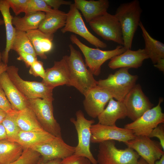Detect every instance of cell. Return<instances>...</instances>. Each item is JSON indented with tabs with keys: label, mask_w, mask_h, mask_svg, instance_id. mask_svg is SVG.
Instances as JSON below:
<instances>
[{
	"label": "cell",
	"mask_w": 164,
	"mask_h": 164,
	"mask_svg": "<svg viewBox=\"0 0 164 164\" xmlns=\"http://www.w3.org/2000/svg\"><path fill=\"white\" fill-rule=\"evenodd\" d=\"M93 30L104 39L124 45L120 24L114 15L107 12L92 20L89 23Z\"/></svg>",
	"instance_id": "cell-9"
},
{
	"label": "cell",
	"mask_w": 164,
	"mask_h": 164,
	"mask_svg": "<svg viewBox=\"0 0 164 164\" xmlns=\"http://www.w3.org/2000/svg\"><path fill=\"white\" fill-rule=\"evenodd\" d=\"M75 146L67 144L62 137H56L52 141L31 149L39 153L43 162L56 159H63L74 153Z\"/></svg>",
	"instance_id": "cell-15"
},
{
	"label": "cell",
	"mask_w": 164,
	"mask_h": 164,
	"mask_svg": "<svg viewBox=\"0 0 164 164\" xmlns=\"http://www.w3.org/2000/svg\"><path fill=\"white\" fill-rule=\"evenodd\" d=\"M62 159H56L48 161L46 162H43L41 159V158L36 164H61Z\"/></svg>",
	"instance_id": "cell-40"
},
{
	"label": "cell",
	"mask_w": 164,
	"mask_h": 164,
	"mask_svg": "<svg viewBox=\"0 0 164 164\" xmlns=\"http://www.w3.org/2000/svg\"><path fill=\"white\" fill-rule=\"evenodd\" d=\"M7 114V113L0 108V124L2 123Z\"/></svg>",
	"instance_id": "cell-44"
},
{
	"label": "cell",
	"mask_w": 164,
	"mask_h": 164,
	"mask_svg": "<svg viewBox=\"0 0 164 164\" xmlns=\"http://www.w3.org/2000/svg\"><path fill=\"white\" fill-rule=\"evenodd\" d=\"M2 54L0 52V63L2 62Z\"/></svg>",
	"instance_id": "cell-48"
},
{
	"label": "cell",
	"mask_w": 164,
	"mask_h": 164,
	"mask_svg": "<svg viewBox=\"0 0 164 164\" xmlns=\"http://www.w3.org/2000/svg\"><path fill=\"white\" fill-rule=\"evenodd\" d=\"M8 67L7 64H5L3 62H1L0 63V74L6 71Z\"/></svg>",
	"instance_id": "cell-43"
},
{
	"label": "cell",
	"mask_w": 164,
	"mask_h": 164,
	"mask_svg": "<svg viewBox=\"0 0 164 164\" xmlns=\"http://www.w3.org/2000/svg\"><path fill=\"white\" fill-rule=\"evenodd\" d=\"M96 160L98 164H138L140 156L132 149H118L114 140L100 143Z\"/></svg>",
	"instance_id": "cell-5"
},
{
	"label": "cell",
	"mask_w": 164,
	"mask_h": 164,
	"mask_svg": "<svg viewBox=\"0 0 164 164\" xmlns=\"http://www.w3.org/2000/svg\"><path fill=\"white\" fill-rule=\"evenodd\" d=\"M45 72L43 62L38 60L30 66L29 70L30 74L36 77H39L43 79L45 77Z\"/></svg>",
	"instance_id": "cell-34"
},
{
	"label": "cell",
	"mask_w": 164,
	"mask_h": 164,
	"mask_svg": "<svg viewBox=\"0 0 164 164\" xmlns=\"http://www.w3.org/2000/svg\"><path fill=\"white\" fill-rule=\"evenodd\" d=\"M0 108L7 113L14 110L7 98L5 93L0 85Z\"/></svg>",
	"instance_id": "cell-37"
},
{
	"label": "cell",
	"mask_w": 164,
	"mask_h": 164,
	"mask_svg": "<svg viewBox=\"0 0 164 164\" xmlns=\"http://www.w3.org/2000/svg\"><path fill=\"white\" fill-rule=\"evenodd\" d=\"M17 122L21 131L32 132L44 130L32 111L29 107L19 111Z\"/></svg>",
	"instance_id": "cell-29"
},
{
	"label": "cell",
	"mask_w": 164,
	"mask_h": 164,
	"mask_svg": "<svg viewBox=\"0 0 164 164\" xmlns=\"http://www.w3.org/2000/svg\"><path fill=\"white\" fill-rule=\"evenodd\" d=\"M19 56L17 58V60L23 61L26 67H30L33 63L37 60V57L24 52H20L17 53Z\"/></svg>",
	"instance_id": "cell-38"
},
{
	"label": "cell",
	"mask_w": 164,
	"mask_h": 164,
	"mask_svg": "<svg viewBox=\"0 0 164 164\" xmlns=\"http://www.w3.org/2000/svg\"><path fill=\"white\" fill-rule=\"evenodd\" d=\"M61 30L63 33L70 32L77 34L97 47L104 48L107 46L106 43L89 31L86 26L79 10L74 3L70 5V9L67 13L66 24Z\"/></svg>",
	"instance_id": "cell-11"
},
{
	"label": "cell",
	"mask_w": 164,
	"mask_h": 164,
	"mask_svg": "<svg viewBox=\"0 0 164 164\" xmlns=\"http://www.w3.org/2000/svg\"><path fill=\"white\" fill-rule=\"evenodd\" d=\"M36 54L41 58L46 59V53L50 51L53 48V35L45 34L39 29L29 30L26 32Z\"/></svg>",
	"instance_id": "cell-23"
},
{
	"label": "cell",
	"mask_w": 164,
	"mask_h": 164,
	"mask_svg": "<svg viewBox=\"0 0 164 164\" xmlns=\"http://www.w3.org/2000/svg\"><path fill=\"white\" fill-rule=\"evenodd\" d=\"M154 66L158 69L159 70L164 71V58L161 59L158 61L154 65Z\"/></svg>",
	"instance_id": "cell-41"
},
{
	"label": "cell",
	"mask_w": 164,
	"mask_h": 164,
	"mask_svg": "<svg viewBox=\"0 0 164 164\" xmlns=\"http://www.w3.org/2000/svg\"><path fill=\"white\" fill-rule=\"evenodd\" d=\"M42 82L53 89L64 85L69 86V70L63 57L60 61H55L52 67L46 70L45 77Z\"/></svg>",
	"instance_id": "cell-18"
},
{
	"label": "cell",
	"mask_w": 164,
	"mask_h": 164,
	"mask_svg": "<svg viewBox=\"0 0 164 164\" xmlns=\"http://www.w3.org/2000/svg\"><path fill=\"white\" fill-rule=\"evenodd\" d=\"M19 111L14 110L7 113L2 122L6 131L7 139L15 142L21 131L17 122V118Z\"/></svg>",
	"instance_id": "cell-31"
},
{
	"label": "cell",
	"mask_w": 164,
	"mask_h": 164,
	"mask_svg": "<svg viewBox=\"0 0 164 164\" xmlns=\"http://www.w3.org/2000/svg\"><path fill=\"white\" fill-rule=\"evenodd\" d=\"M67 18V13L59 9L46 13L38 29L45 34L53 35L58 29L65 26Z\"/></svg>",
	"instance_id": "cell-25"
},
{
	"label": "cell",
	"mask_w": 164,
	"mask_h": 164,
	"mask_svg": "<svg viewBox=\"0 0 164 164\" xmlns=\"http://www.w3.org/2000/svg\"><path fill=\"white\" fill-rule=\"evenodd\" d=\"M45 15L44 12H37L25 14L23 17L15 16L12 17V24L16 30L26 32L38 29Z\"/></svg>",
	"instance_id": "cell-27"
},
{
	"label": "cell",
	"mask_w": 164,
	"mask_h": 164,
	"mask_svg": "<svg viewBox=\"0 0 164 164\" xmlns=\"http://www.w3.org/2000/svg\"><path fill=\"white\" fill-rule=\"evenodd\" d=\"M74 2L76 7L81 12L88 23L107 12L109 6L108 0H75Z\"/></svg>",
	"instance_id": "cell-20"
},
{
	"label": "cell",
	"mask_w": 164,
	"mask_h": 164,
	"mask_svg": "<svg viewBox=\"0 0 164 164\" xmlns=\"http://www.w3.org/2000/svg\"><path fill=\"white\" fill-rule=\"evenodd\" d=\"M55 9L48 6L44 0H29L25 14L37 12H42L46 13L54 12Z\"/></svg>",
	"instance_id": "cell-32"
},
{
	"label": "cell",
	"mask_w": 164,
	"mask_h": 164,
	"mask_svg": "<svg viewBox=\"0 0 164 164\" xmlns=\"http://www.w3.org/2000/svg\"><path fill=\"white\" fill-rule=\"evenodd\" d=\"M28 101V107L43 129L55 137H62L60 126L53 115V101L40 98Z\"/></svg>",
	"instance_id": "cell-7"
},
{
	"label": "cell",
	"mask_w": 164,
	"mask_h": 164,
	"mask_svg": "<svg viewBox=\"0 0 164 164\" xmlns=\"http://www.w3.org/2000/svg\"></svg>",
	"instance_id": "cell-49"
},
{
	"label": "cell",
	"mask_w": 164,
	"mask_h": 164,
	"mask_svg": "<svg viewBox=\"0 0 164 164\" xmlns=\"http://www.w3.org/2000/svg\"><path fill=\"white\" fill-rule=\"evenodd\" d=\"M0 85L14 110L20 111L28 107V100L12 82L6 71L0 74Z\"/></svg>",
	"instance_id": "cell-19"
},
{
	"label": "cell",
	"mask_w": 164,
	"mask_h": 164,
	"mask_svg": "<svg viewBox=\"0 0 164 164\" xmlns=\"http://www.w3.org/2000/svg\"><path fill=\"white\" fill-rule=\"evenodd\" d=\"M70 53L63 57L69 70V86L75 87L84 96L92 88L97 85V81L84 63L81 53L71 44L69 45Z\"/></svg>",
	"instance_id": "cell-1"
},
{
	"label": "cell",
	"mask_w": 164,
	"mask_h": 164,
	"mask_svg": "<svg viewBox=\"0 0 164 164\" xmlns=\"http://www.w3.org/2000/svg\"><path fill=\"white\" fill-rule=\"evenodd\" d=\"M56 137L44 130L26 132L20 131L15 142L24 149H31L52 141Z\"/></svg>",
	"instance_id": "cell-24"
},
{
	"label": "cell",
	"mask_w": 164,
	"mask_h": 164,
	"mask_svg": "<svg viewBox=\"0 0 164 164\" xmlns=\"http://www.w3.org/2000/svg\"><path fill=\"white\" fill-rule=\"evenodd\" d=\"M16 66L8 67L6 72L11 80L22 95L28 100L37 98L53 101V89L42 82L29 81L23 79Z\"/></svg>",
	"instance_id": "cell-6"
},
{
	"label": "cell",
	"mask_w": 164,
	"mask_h": 164,
	"mask_svg": "<svg viewBox=\"0 0 164 164\" xmlns=\"http://www.w3.org/2000/svg\"><path fill=\"white\" fill-rule=\"evenodd\" d=\"M129 68H119L114 74H110L108 77L97 81V85L107 90L113 98L123 101L125 97L136 84L138 76L131 74Z\"/></svg>",
	"instance_id": "cell-3"
},
{
	"label": "cell",
	"mask_w": 164,
	"mask_h": 164,
	"mask_svg": "<svg viewBox=\"0 0 164 164\" xmlns=\"http://www.w3.org/2000/svg\"><path fill=\"white\" fill-rule=\"evenodd\" d=\"M3 24H4L3 20L0 18V26L2 25Z\"/></svg>",
	"instance_id": "cell-47"
},
{
	"label": "cell",
	"mask_w": 164,
	"mask_h": 164,
	"mask_svg": "<svg viewBox=\"0 0 164 164\" xmlns=\"http://www.w3.org/2000/svg\"><path fill=\"white\" fill-rule=\"evenodd\" d=\"M138 164H148L142 158H139Z\"/></svg>",
	"instance_id": "cell-46"
},
{
	"label": "cell",
	"mask_w": 164,
	"mask_h": 164,
	"mask_svg": "<svg viewBox=\"0 0 164 164\" xmlns=\"http://www.w3.org/2000/svg\"><path fill=\"white\" fill-rule=\"evenodd\" d=\"M91 142L93 143H99L107 140H116L125 143L136 137L131 131L124 128L98 123L91 125Z\"/></svg>",
	"instance_id": "cell-12"
},
{
	"label": "cell",
	"mask_w": 164,
	"mask_h": 164,
	"mask_svg": "<svg viewBox=\"0 0 164 164\" xmlns=\"http://www.w3.org/2000/svg\"><path fill=\"white\" fill-rule=\"evenodd\" d=\"M148 58L144 49L136 50L128 49L112 58L108 65L113 70L123 67L138 68L142 66L143 61Z\"/></svg>",
	"instance_id": "cell-17"
},
{
	"label": "cell",
	"mask_w": 164,
	"mask_h": 164,
	"mask_svg": "<svg viewBox=\"0 0 164 164\" xmlns=\"http://www.w3.org/2000/svg\"><path fill=\"white\" fill-rule=\"evenodd\" d=\"M10 6L8 0H0V11L2 14L5 25L6 34V44L2 54L3 62L7 64L9 61V53L11 50L16 30L12 24V16L10 12Z\"/></svg>",
	"instance_id": "cell-21"
},
{
	"label": "cell",
	"mask_w": 164,
	"mask_h": 164,
	"mask_svg": "<svg viewBox=\"0 0 164 164\" xmlns=\"http://www.w3.org/2000/svg\"><path fill=\"white\" fill-rule=\"evenodd\" d=\"M163 99L160 97L155 107L145 112L140 117L125 125L136 136H148L152 131L159 125L164 123V114L161 104Z\"/></svg>",
	"instance_id": "cell-10"
},
{
	"label": "cell",
	"mask_w": 164,
	"mask_h": 164,
	"mask_svg": "<svg viewBox=\"0 0 164 164\" xmlns=\"http://www.w3.org/2000/svg\"><path fill=\"white\" fill-rule=\"evenodd\" d=\"M23 147L15 142L5 139L0 140V164H9L18 160L22 155Z\"/></svg>",
	"instance_id": "cell-28"
},
{
	"label": "cell",
	"mask_w": 164,
	"mask_h": 164,
	"mask_svg": "<svg viewBox=\"0 0 164 164\" xmlns=\"http://www.w3.org/2000/svg\"><path fill=\"white\" fill-rule=\"evenodd\" d=\"M125 144L135 150L148 164H155L164 155L160 143L147 136H136Z\"/></svg>",
	"instance_id": "cell-14"
},
{
	"label": "cell",
	"mask_w": 164,
	"mask_h": 164,
	"mask_svg": "<svg viewBox=\"0 0 164 164\" xmlns=\"http://www.w3.org/2000/svg\"><path fill=\"white\" fill-rule=\"evenodd\" d=\"M142 12L138 0L121 4L116 9L114 15L121 27L124 47L131 49L133 39L141 21Z\"/></svg>",
	"instance_id": "cell-2"
},
{
	"label": "cell",
	"mask_w": 164,
	"mask_h": 164,
	"mask_svg": "<svg viewBox=\"0 0 164 164\" xmlns=\"http://www.w3.org/2000/svg\"><path fill=\"white\" fill-rule=\"evenodd\" d=\"M84 96V109L88 115L93 118H97L110 100L113 98L107 90L97 85L91 89Z\"/></svg>",
	"instance_id": "cell-16"
},
{
	"label": "cell",
	"mask_w": 164,
	"mask_h": 164,
	"mask_svg": "<svg viewBox=\"0 0 164 164\" xmlns=\"http://www.w3.org/2000/svg\"><path fill=\"white\" fill-rule=\"evenodd\" d=\"M149 138L156 137L160 141V144L163 150H164V125H159L151 132L148 136Z\"/></svg>",
	"instance_id": "cell-36"
},
{
	"label": "cell",
	"mask_w": 164,
	"mask_h": 164,
	"mask_svg": "<svg viewBox=\"0 0 164 164\" xmlns=\"http://www.w3.org/2000/svg\"><path fill=\"white\" fill-rule=\"evenodd\" d=\"M155 164H164V155L161 156L159 159L155 162Z\"/></svg>",
	"instance_id": "cell-45"
},
{
	"label": "cell",
	"mask_w": 164,
	"mask_h": 164,
	"mask_svg": "<svg viewBox=\"0 0 164 164\" xmlns=\"http://www.w3.org/2000/svg\"><path fill=\"white\" fill-rule=\"evenodd\" d=\"M75 114L76 119L72 118L70 119L75 126L78 137V144L74 154L87 158L92 164H98L90 150L91 127L95 121L86 119L81 110L77 111Z\"/></svg>",
	"instance_id": "cell-8"
},
{
	"label": "cell",
	"mask_w": 164,
	"mask_h": 164,
	"mask_svg": "<svg viewBox=\"0 0 164 164\" xmlns=\"http://www.w3.org/2000/svg\"><path fill=\"white\" fill-rule=\"evenodd\" d=\"M70 39L76 44L84 55L86 65L93 75L98 76L100 73L101 67L106 61L125 52L126 50L121 45L118 46L111 50H103L98 48H93L83 43L74 34H71Z\"/></svg>",
	"instance_id": "cell-4"
},
{
	"label": "cell",
	"mask_w": 164,
	"mask_h": 164,
	"mask_svg": "<svg viewBox=\"0 0 164 164\" xmlns=\"http://www.w3.org/2000/svg\"><path fill=\"white\" fill-rule=\"evenodd\" d=\"M11 50L17 53L24 52L37 57L32 44L26 32L16 30Z\"/></svg>",
	"instance_id": "cell-30"
},
{
	"label": "cell",
	"mask_w": 164,
	"mask_h": 164,
	"mask_svg": "<svg viewBox=\"0 0 164 164\" xmlns=\"http://www.w3.org/2000/svg\"><path fill=\"white\" fill-rule=\"evenodd\" d=\"M7 139V135L5 128L2 123L0 124V140Z\"/></svg>",
	"instance_id": "cell-42"
},
{
	"label": "cell",
	"mask_w": 164,
	"mask_h": 164,
	"mask_svg": "<svg viewBox=\"0 0 164 164\" xmlns=\"http://www.w3.org/2000/svg\"><path fill=\"white\" fill-rule=\"evenodd\" d=\"M87 158L75 154L62 160L61 164H91Z\"/></svg>",
	"instance_id": "cell-35"
},
{
	"label": "cell",
	"mask_w": 164,
	"mask_h": 164,
	"mask_svg": "<svg viewBox=\"0 0 164 164\" xmlns=\"http://www.w3.org/2000/svg\"><path fill=\"white\" fill-rule=\"evenodd\" d=\"M11 8L15 16L20 13H25L27 8L29 0H8Z\"/></svg>",
	"instance_id": "cell-33"
},
{
	"label": "cell",
	"mask_w": 164,
	"mask_h": 164,
	"mask_svg": "<svg viewBox=\"0 0 164 164\" xmlns=\"http://www.w3.org/2000/svg\"><path fill=\"white\" fill-rule=\"evenodd\" d=\"M139 26L142 30L144 39V49L152 63L155 64L159 60L164 58V44L161 42L152 37L148 32L142 22H140Z\"/></svg>",
	"instance_id": "cell-26"
},
{
	"label": "cell",
	"mask_w": 164,
	"mask_h": 164,
	"mask_svg": "<svg viewBox=\"0 0 164 164\" xmlns=\"http://www.w3.org/2000/svg\"><path fill=\"white\" fill-rule=\"evenodd\" d=\"M47 4L52 9L58 10L62 5H70L72 3L71 1L63 0H44Z\"/></svg>",
	"instance_id": "cell-39"
},
{
	"label": "cell",
	"mask_w": 164,
	"mask_h": 164,
	"mask_svg": "<svg viewBox=\"0 0 164 164\" xmlns=\"http://www.w3.org/2000/svg\"><path fill=\"white\" fill-rule=\"evenodd\" d=\"M123 102L126 110L127 117L133 121L138 119L153 106L139 84H136L132 88Z\"/></svg>",
	"instance_id": "cell-13"
},
{
	"label": "cell",
	"mask_w": 164,
	"mask_h": 164,
	"mask_svg": "<svg viewBox=\"0 0 164 164\" xmlns=\"http://www.w3.org/2000/svg\"><path fill=\"white\" fill-rule=\"evenodd\" d=\"M127 117L126 110L123 101L111 98L106 108L97 117L98 123L107 125H115L117 121Z\"/></svg>",
	"instance_id": "cell-22"
}]
</instances>
